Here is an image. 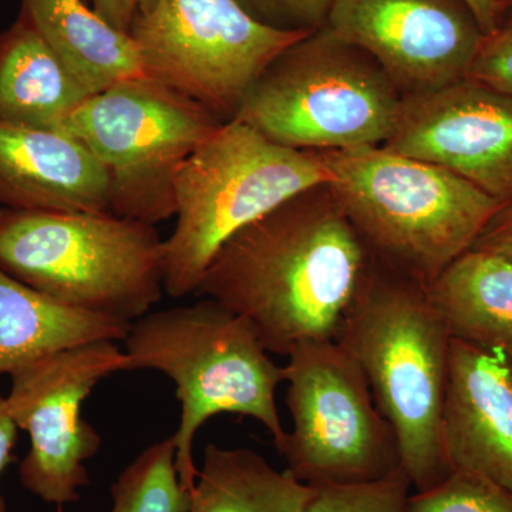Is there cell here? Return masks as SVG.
I'll list each match as a JSON object with an SVG mask.
<instances>
[{"label":"cell","instance_id":"obj_1","mask_svg":"<svg viewBox=\"0 0 512 512\" xmlns=\"http://www.w3.org/2000/svg\"><path fill=\"white\" fill-rule=\"evenodd\" d=\"M372 255L329 184L285 201L229 239L197 295L247 320L269 353L336 340Z\"/></svg>","mask_w":512,"mask_h":512},{"label":"cell","instance_id":"obj_22","mask_svg":"<svg viewBox=\"0 0 512 512\" xmlns=\"http://www.w3.org/2000/svg\"><path fill=\"white\" fill-rule=\"evenodd\" d=\"M407 512H512V493L477 474L451 471L429 490L410 494Z\"/></svg>","mask_w":512,"mask_h":512},{"label":"cell","instance_id":"obj_13","mask_svg":"<svg viewBox=\"0 0 512 512\" xmlns=\"http://www.w3.org/2000/svg\"><path fill=\"white\" fill-rule=\"evenodd\" d=\"M394 153L446 168L501 204L512 202V96L463 79L403 97Z\"/></svg>","mask_w":512,"mask_h":512},{"label":"cell","instance_id":"obj_15","mask_svg":"<svg viewBox=\"0 0 512 512\" xmlns=\"http://www.w3.org/2000/svg\"><path fill=\"white\" fill-rule=\"evenodd\" d=\"M0 207L110 212L109 175L82 141L64 131L0 121Z\"/></svg>","mask_w":512,"mask_h":512},{"label":"cell","instance_id":"obj_10","mask_svg":"<svg viewBox=\"0 0 512 512\" xmlns=\"http://www.w3.org/2000/svg\"><path fill=\"white\" fill-rule=\"evenodd\" d=\"M309 33L262 25L235 0H156L130 36L147 77L229 121L266 67Z\"/></svg>","mask_w":512,"mask_h":512},{"label":"cell","instance_id":"obj_3","mask_svg":"<svg viewBox=\"0 0 512 512\" xmlns=\"http://www.w3.org/2000/svg\"><path fill=\"white\" fill-rule=\"evenodd\" d=\"M319 153L372 258L426 285L473 248L503 207L446 168L383 146Z\"/></svg>","mask_w":512,"mask_h":512},{"label":"cell","instance_id":"obj_16","mask_svg":"<svg viewBox=\"0 0 512 512\" xmlns=\"http://www.w3.org/2000/svg\"><path fill=\"white\" fill-rule=\"evenodd\" d=\"M19 13L90 94L146 76L133 37L111 26L86 0H20Z\"/></svg>","mask_w":512,"mask_h":512},{"label":"cell","instance_id":"obj_29","mask_svg":"<svg viewBox=\"0 0 512 512\" xmlns=\"http://www.w3.org/2000/svg\"><path fill=\"white\" fill-rule=\"evenodd\" d=\"M476 18L484 35H491L500 29L501 13L497 0H463Z\"/></svg>","mask_w":512,"mask_h":512},{"label":"cell","instance_id":"obj_14","mask_svg":"<svg viewBox=\"0 0 512 512\" xmlns=\"http://www.w3.org/2000/svg\"><path fill=\"white\" fill-rule=\"evenodd\" d=\"M441 440L451 471L512 493V360L451 339Z\"/></svg>","mask_w":512,"mask_h":512},{"label":"cell","instance_id":"obj_12","mask_svg":"<svg viewBox=\"0 0 512 512\" xmlns=\"http://www.w3.org/2000/svg\"><path fill=\"white\" fill-rule=\"evenodd\" d=\"M326 28L372 56L402 97L466 79L485 36L463 0H333Z\"/></svg>","mask_w":512,"mask_h":512},{"label":"cell","instance_id":"obj_11","mask_svg":"<svg viewBox=\"0 0 512 512\" xmlns=\"http://www.w3.org/2000/svg\"><path fill=\"white\" fill-rule=\"evenodd\" d=\"M128 372L126 352L116 342H96L33 360L10 375L6 406L30 448L19 466L29 493L47 504H72L89 485L86 463L101 437L83 419L84 400L104 377Z\"/></svg>","mask_w":512,"mask_h":512},{"label":"cell","instance_id":"obj_19","mask_svg":"<svg viewBox=\"0 0 512 512\" xmlns=\"http://www.w3.org/2000/svg\"><path fill=\"white\" fill-rule=\"evenodd\" d=\"M89 96L25 16L0 33L2 123L57 130Z\"/></svg>","mask_w":512,"mask_h":512},{"label":"cell","instance_id":"obj_23","mask_svg":"<svg viewBox=\"0 0 512 512\" xmlns=\"http://www.w3.org/2000/svg\"><path fill=\"white\" fill-rule=\"evenodd\" d=\"M313 488L305 512H407L413 485L399 468L375 483Z\"/></svg>","mask_w":512,"mask_h":512},{"label":"cell","instance_id":"obj_20","mask_svg":"<svg viewBox=\"0 0 512 512\" xmlns=\"http://www.w3.org/2000/svg\"><path fill=\"white\" fill-rule=\"evenodd\" d=\"M315 488L251 448L205 447L188 512H305Z\"/></svg>","mask_w":512,"mask_h":512},{"label":"cell","instance_id":"obj_6","mask_svg":"<svg viewBox=\"0 0 512 512\" xmlns=\"http://www.w3.org/2000/svg\"><path fill=\"white\" fill-rule=\"evenodd\" d=\"M332 177L319 151L281 146L238 120L222 123L175 175L177 221L163 245L165 292L177 299L197 293L229 239Z\"/></svg>","mask_w":512,"mask_h":512},{"label":"cell","instance_id":"obj_21","mask_svg":"<svg viewBox=\"0 0 512 512\" xmlns=\"http://www.w3.org/2000/svg\"><path fill=\"white\" fill-rule=\"evenodd\" d=\"M174 436L146 448L111 485L110 512H188L191 493L178 474Z\"/></svg>","mask_w":512,"mask_h":512},{"label":"cell","instance_id":"obj_4","mask_svg":"<svg viewBox=\"0 0 512 512\" xmlns=\"http://www.w3.org/2000/svg\"><path fill=\"white\" fill-rule=\"evenodd\" d=\"M130 370H156L175 384L181 416L174 440L178 474L190 493L198 470L194 440L211 417H251L268 430L276 450L286 430L276 407L285 382L255 330L215 299L164 309L131 323L124 339Z\"/></svg>","mask_w":512,"mask_h":512},{"label":"cell","instance_id":"obj_2","mask_svg":"<svg viewBox=\"0 0 512 512\" xmlns=\"http://www.w3.org/2000/svg\"><path fill=\"white\" fill-rule=\"evenodd\" d=\"M336 342L365 373L414 490L450 476L441 419L451 336L426 284L372 258Z\"/></svg>","mask_w":512,"mask_h":512},{"label":"cell","instance_id":"obj_27","mask_svg":"<svg viewBox=\"0 0 512 512\" xmlns=\"http://www.w3.org/2000/svg\"><path fill=\"white\" fill-rule=\"evenodd\" d=\"M114 28L130 35L134 22L153 8L156 0H86Z\"/></svg>","mask_w":512,"mask_h":512},{"label":"cell","instance_id":"obj_5","mask_svg":"<svg viewBox=\"0 0 512 512\" xmlns=\"http://www.w3.org/2000/svg\"><path fill=\"white\" fill-rule=\"evenodd\" d=\"M156 225L111 212L0 207V269L55 301L136 322L163 298Z\"/></svg>","mask_w":512,"mask_h":512},{"label":"cell","instance_id":"obj_24","mask_svg":"<svg viewBox=\"0 0 512 512\" xmlns=\"http://www.w3.org/2000/svg\"><path fill=\"white\" fill-rule=\"evenodd\" d=\"M262 25L279 30L315 32L325 28L333 0H235Z\"/></svg>","mask_w":512,"mask_h":512},{"label":"cell","instance_id":"obj_26","mask_svg":"<svg viewBox=\"0 0 512 512\" xmlns=\"http://www.w3.org/2000/svg\"><path fill=\"white\" fill-rule=\"evenodd\" d=\"M471 249L490 252L512 261V202L503 205L494 215Z\"/></svg>","mask_w":512,"mask_h":512},{"label":"cell","instance_id":"obj_8","mask_svg":"<svg viewBox=\"0 0 512 512\" xmlns=\"http://www.w3.org/2000/svg\"><path fill=\"white\" fill-rule=\"evenodd\" d=\"M222 123L198 101L144 76L87 97L57 130L82 141L103 165L111 214L156 225L175 217V175Z\"/></svg>","mask_w":512,"mask_h":512},{"label":"cell","instance_id":"obj_17","mask_svg":"<svg viewBox=\"0 0 512 512\" xmlns=\"http://www.w3.org/2000/svg\"><path fill=\"white\" fill-rule=\"evenodd\" d=\"M131 323L79 311L0 269V375L40 357L96 342H124Z\"/></svg>","mask_w":512,"mask_h":512},{"label":"cell","instance_id":"obj_31","mask_svg":"<svg viewBox=\"0 0 512 512\" xmlns=\"http://www.w3.org/2000/svg\"><path fill=\"white\" fill-rule=\"evenodd\" d=\"M507 10H508V18L505 19V22L501 23L500 28L512 30V6L510 9H507Z\"/></svg>","mask_w":512,"mask_h":512},{"label":"cell","instance_id":"obj_7","mask_svg":"<svg viewBox=\"0 0 512 512\" xmlns=\"http://www.w3.org/2000/svg\"><path fill=\"white\" fill-rule=\"evenodd\" d=\"M402 99L372 56L325 26L266 67L234 120L295 150L383 146Z\"/></svg>","mask_w":512,"mask_h":512},{"label":"cell","instance_id":"obj_9","mask_svg":"<svg viewBox=\"0 0 512 512\" xmlns=\"http://www.w3.org/2000/svg\"><path fill=\"white\" fill-rule=\"evenodd\" d=\"M284 367L292 419L279 454L311 487L375 483L402 467L365 373L336 340L302 343Z\"/></svg>","mask_w":512,"mask_h":512},{"label":"cell","instance_id":"obj_30","mask_svg":"<svg viewBox=\"0 0 512 512\" xmlns=\"http://www.w3.org/2000/svg\"><path fill=\"white\" fill-rule=\"evenodd\" d=\"M498 9H500L501 15L505 10L510 9L512 6V0H497Z\"/></svg>","mask_w":512,"mask_h":512},{"label":"cell","instance_id":"obj_28","mask_svg":"<svg viewBox=\"0 0 512 512\" xmlns=\"http://www.w3.org/2000/svg\"><path fill=\"white\" fill-rule=\"evenodd\" d=\"M18 426L12 420L5 397L0 394V476L13 461V450L18 440ZM5 498L0 495V512H6Z\"/></svg>","mask_w":512,"mask_h":512},{"label":"cell","instance_id":"obj_25","mask_svg":"<svg viewBox=\"0 0 512 512\" xmlns=\"http://www.w3.org/2000/svg\"><path fill=\"white\" fill-rule=\"evenodd\" d=\"M466 79L487 84L512 96V30L500 28L485 35Z\"/></svg>","mask_w":512,"mask_h":512},{"label":"cell","instance_id":"obj_18","mask_svg":"<svg viewBox=\"0 0 512 512\" xmlns=\"http://www.w3.org/2000/svg\"><path fill=\"white\" fill-rule=\"evenodd\" d=\"M450 333L512 360V261L468 249L426 285Z\"/></svg>","mask_w":512,"mask_h":512}]
</instances>
